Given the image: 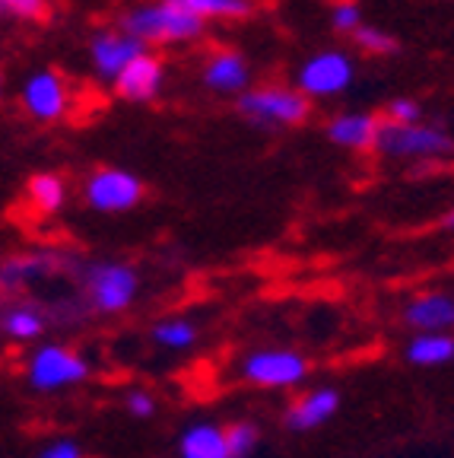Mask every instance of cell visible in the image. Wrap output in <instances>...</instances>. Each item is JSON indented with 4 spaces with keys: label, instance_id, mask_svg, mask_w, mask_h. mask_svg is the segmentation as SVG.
Returning <instances> with one entry per match:
<instances>
[{
    "label": "cell",
    "instance_id": "cell-1",
    "mask_svg": "<svg viewBox=\"0 0 454 458\" xmlns=\"http://www.w3.org/2000/svg\"><path fill=\"white\" fill-rule=\"evenodd\" d=\"M86 312L118 315L134 306L140 293V274L124 261H86L77 267Z\"/></svg>",
    "mask_w": 454,
    "mask_h": 458
},
{
    "label": "cell",
    "instance_id": "cell-2",
    "mask_svg": "<svg viewBox=\"0 0 454 458\" xmlns=\"http://www.w3.org/2000/svg\"><path fill=\"white\" fill-rule=\"evenodd\" d=\"M121 29L140 45H169V42H198L206 32V22L200 16L188 13L185 7H178L172 0H159V4H143L124 13Z\"/></svg>",
    "mask_w": 454,
    "mask_h": 458
},
{
    "label": "cell",
    "instance_id": "cell-3",
    "mask_svg": "<svg viewBox=\"0 0 454 458\" xmlns=\"http://www.w3.org/2000/svg\"><path fill=\"white\" fill-rule=\"evenodd\" d=\"M235 108L255 128H273V131L298 128V124H306L312 118V99H306L296 86H283V83L248 86L235 99Z\"/></svg>",
    "mask_w": 454,
    "mask_h": 458
},
{
    "label": "cell",
    "instance_id": "cell-4",
    "mask_svg": "<svg viewBox=\"0 0 454 458\" xmlns=\"http://www.w3.org/2000/svg\"><path fill=\"white\" fill-rule=\"evenodd\" d=\"M93 372V363L86 360V353L64 347V344H38L36 351L29 353L26 363V382L36 392H64V388L83 386Z\"/></svg>",
    "mask_w": 454,
    "mask_h": 458
},
{
    "label": "cell",
    "instance_id": "cell-5",
    "mask_svg": "<svg viewBox=\"0 0 454 458\" xmlns=\"http://www.w3.org/2000/svg\"><path fill=\"white\" fill-rule=\"evenodd\" d=\"M375 150L388 159H404V163H426L441 159L454 150V137L439 124H388L382 122Z\"/></svg>",
    "mask_w": 454,
    "mask_h": 458
},
{
    "label": "cell",
    "instance_id": "cell-6",
    "mask_svg": "<svg viewBox=\"0 0 454 458\" xmlns=\"http://www.w3.org/2000/svg\"><path fill=\"white\" fill-rule=\"evenodd\" d=\"M353 57L340 48H324L302 61V67L296 73V89L306 99H334V96L347 93L353 86Z\"/></svg>",
    "mask_w": 454,
    "mask_h": 458
},
{
    "label": "cell",
    "instance_id": "cell-7",
    "mask_svg": "<svg viewBox=\"0 0 454 458\" xmlns=\"http://www.w3.org/2000/svg\"><path fill=\"white\" fill-rule=\"evenodd\" d=\"M308 369H312L308 360L290 347H261L239 363L241 382L255 388H292L306 382Z\"/></svg>",
    "mask_w": 454,
    "mask_h": 458
},
{
    "label": "cell",
    "instance_id": "cell-8",
    "mask_svg": "<svg viewBox=\"0 0 454 458\" xmlns=\"http://www.w3.org/2000/svg\"><path fill=\"white\" fill-rule=\"evenodd\" d=\"M147 188L137 179L134 172L128 169H96L83 185L86 208H93L96 214H124V210H134L143 200Z\"/></svg>",
    "mask_w": 454,
    "mask_h": 458
},
{
    "label": "cell",
    "instance_id": "cell-9",
    "mask_svg": "<svg viewBox=\"0 0 454 458\" xmlns=\"http://www.w3.org/2000/svg\"><path fill=\"white\" fill-rule=\"evenodd\" d=\"M73 261L61 251H22V255H10L0 261V293L20 296L26 293L32 284L55 277Z\"/></svg>",
    "mask_w": 454,
    "mask_h": 458
},
{
    "label": "cell",
    "instance_id": "cell-10",
    "mask_svg": "<svg viewBox=\"0 0 454 458\" xmlns=\"http://www.w3.org/2000/svg\"><path fill=\"white\" fill-rule=\"evenodd\" d=\"M20 102L36 122H61L71 108V89L57 71H36L22 83Z\"/></svg>",
    "mask_w": 454,
    "mask_h": 458
},
{
    "label": "cell",
    "instance_id": "cell-11",
    "mask_svg": "<svg viewBox=\"0 0 454 458\" xmlns=\"http://www.w3.org/2000/svg\"><path fill=\"white\" fill-rule=\"evenodd\" d=\"M200 83L216 96H241L251 86V64L241 51L220 45L204 57Z\"/></svg>",
    "mask_w": 454,
    "mask_h": 458
},
{
    "label": "cell",
    "instance_id": "cell-12",
    "mask_svg": "<svg viewBox=\"0 0 454 458\" xmlns=\"http://www.w3.org/2000/svg\"><path fill=\"white\" fill-rule=\"evenodd\" d=\"M165 83V64L163 57L153 55V51H140V55L130 61L124 71L114 77V93L124 102H153L163 93Z\"/></svg>",
    "mask_w": 454,
    "mask_h": 458
},
{
    "label": "cell",
    "instance_id": "cell-13",
    "mask_svg": "<svg viewBox=\"0 0 454 458\" xmlns=\"http://www.w3.org/2000/svg\"><path fill=\"white\" fill-rule=\"evenodd\" d=\"M140 51H147V45H140L137 38H130L124 29H102L96 32L93 42H89V57H93V67L105 83H114L124 67L134 61Z\"/></svg>",
    "mask_w": 454,
    "mask_h": 458
},
{
    "label": "cell",
    "instance_id": "cell-14",
    "mask_svg": "<svg viewBox=\"0 0 454 458\" xmlns=\"http://www.w3.org/2000/svg\"><path fill=\"white\" fill-rule=\"evenodd\" d=\"M378 131H382V118L372 112H340L327 122L324 134L327 140L349 153H369L375 150Z\"/></svg>",
    "mask_w": 454,
    "mask_h": 458
},
{
    "label": "cell",
    "instance_id": "cell-15",
    "mask_svg": "<svg viewBox=\"0 0 454 458\" xmlns=\"http://www.w3.org/2000/svg\"><path fill=\"white\" fill-rule=\"evenodd\" d=\"M340 411V394L337 388H312V392L298 394L283 414V423L292 433H312L324 427L331 417Z\"/></svg>",
    "mask_w": 454,
    "mask_h": 458
},
{
    "label": "cell",
    "instance_id": "cell-16",
    "mask_svg": "<svg viewBox=\"0 0 454 458\" xmlns=\"http://www.w3.org/2000/svg\"><path fill=\"white\" fill-rule=\"evenodd\" d=\"M48 331V312L32 300L0 306V335L16 344H32Z\"/></svg>",
    "mask_w": 454,
    "mask_h": 458
},
{
    "label": "cell",
    "instance_id": "cell-17",
    "mask_svg": "<svg viewBox=\"0 0 454 458\" xmlns=\"http://www.w3.org/2000/svg\"><path fill=\"white\" fill-rule=\"evenodd\" d=\"M404 322L416 335L423 331H448L454 328V296L448 293H423L404 306Z\"/></svg>",
    "mask_w": 454,
    "mask_h": 458
},
{
    "label": "cell",
    "instance_id": "cell-18",
    "mask_svg": "<svg viewBox=\"0 0 454 458\" xmlns=\"http://www.w3.org/2000/svg\"><path fill=\"white\" fill-rule=\"evenodd\" d=\"M178 458H229L226 433L220 423L198 420L181 429L178 437Z\"/></svg>",
    "mask_w": 454,
    "mask_h": 458
},
{
    "label": "cell",
    "instance_id": "cell-19",
    "mask_svg": "<svg viewBox=\"0 0 454 458\" xmlns=\"http://www.w3.org/2000/svg\"><path fill=\"white\" fill-rule=\"evenodd\" d=\"M26 200L38 216L61 214L67 204V182L57 172H36L26 185Z\"/></svg>",
    "mask_w": 454,
    "mask_h": 458
},
{
    "label": "cell",
    "instance_id": "cell-20",
    "mask_svg": "<svg viewBox=\"0 0 454 458\" xmlns=\"http://www.w3.org/2000/svg\"><path fill=\"white\" fill-rule=\"evenodd\" d=\"M407 363L413 366H445L454 360V335L448 331H423L410 337L404 351Z\"/></svg>",
    "mask_w": 454,
    "mask_h": 458
},
{
    "label": "cell",
    "instance_id": "cell-21",
    "mask_svg": "<svg viewBox=\"0 0 454 458\" xmlns=\"http://www.w3.org/2000/svg\"><path fill=\"white\" fill-rule=\"evenodd\" d=\"M178 7H185L188 13L200 16V20H248L255 13L251 0H175Z\"/></svg>",
    "mask_w": 454,
    "mask_h": 458
},
{
    "label": "cell",
    "instance_id": "cell-22",
    "mask_svg": "<svg viewBox=\"0 0 454 458\" xmlns=\"http://www.w3.org/2000/svg\"><path fill=\"white\" fill-rule=\"evenodd\" d=\"M149 335H153V341H156L159 347H165V351H188V347L198 344V325H194L191 318L175 315V318H163V322L153 325Z\"/></svg>",
    "mask_w": 454,
    "mask_h": 458
},
{
    "label": "cell",
    "instance_id": "cell-23",
    "mask_svg": "<svg viewBox=\"0 0 454 458\" xmlns=\"http://www.w3.org/2000/svg\"><path fill=\"white\" fill-rule=\"evenodd\" d=\"M349 38H353L356 48H362L366 55H394V51L400 48L398 38L391 36V32H384V29L372 26V22H362Z\"/></svg>",
    "mask_w": 454,
    "mask_h": 458
},
{
    "label": "cell",
    "instance_id": "cell-24",
    "mask_svg": "<svg viewBox=\"0 0 454 458\" xmlns=\"http://www.w3.org/2000/svg\"><path fill=\"white\" fill-rule=\"evenodd\" d=\"M223 433H226L229 458H248L251 452L257 449V443H261V433H257V427L248 420H239V423H232V427H223Z\"/></svg>",
    "mask_w": 454,
    "mask_h": 458
},
{
    "label": "cell",
    "instance_id": "cell-25",
    "mask_svg": "<svg viewBox=\"0 0 454 458\" xmlns=\"http://www.w3.org/2000/svg\"><path fill=\"white\" fill-rule=\"evenodd\" d=\"M423 118V108L410 96H394V99L384 106V122L388 124H416Z\"/></svg>",
    "mask_w": 454,
    "mask_h": 458
},
{
    "label": "cell",
    "instance_id": "cell-26",
    "mask_svg": "<svg viewBox=\"0 0 454 458\" xmlns=\"http://www.w3.org/2000/svg\"><path fill=\"white\" fill-rule=\"evenodd\" d=\"M331 26H334V32L353 36L356 29L362 26V7L359 4H353V0H340V4H334V10H331Z\"/></svg>",
    "mask_w": 454,
    "mask_h": 458
},
{
    "label": "cell",
    "instance_id": "cell-27",
    "mask_svg": "<svg viewBox=\"0 0 454 458\" xmlns=\"http://www.w3.org/2000/svg\"><path fill=\"white\" fill-rule=\"evenodd\" d=\"M45 13H48V0H0V16L42 20Z\"/></svg>",
    "mask_w": 454,
    "mask_h": 458
},
{
    "label": "cell",
    "instance_id": "cell-28",
    "mask_svg": "<svg viewBox=\"0 0 454 458\" xmlns=\"http://www.w3.org/2000/svg\"><path fill=\"white\" fill-rule=\"evenodd\" d=\"M156 394L147 392V388H130L128 394H124V411H128L130 417H137V420H149V417L156 414Z\"/></svg>",
    "mask_w": 454,
    "mask_h": 458
},
{
    "label": "cell",
    "instance_id": "cell-29",
    "mask_svg": "<svg viewBox=\"0 0 454 458\" xmlns=\"http://www.w3.org/2000/svg\"><path fill=\"white\" fill-rule=\"evenodd\" d=\"M38 458H86V455L73 439H51V443L38 452Z\"/></svg>",
    "mask_w": 454,
    "mask_h": 458
},
{
    "label": "cell",
    "instance_id": "cell-30",
    "mask_svg": "<svg viewBox=\"0 0 454 458\" xmlns=\"http://www.w3.org/2000/svg\"><path fill=\"white\" fill-rule=\"evenodd\" d=\"M441 226H445V229H454V208L448 210L445 216H441Z\"/></svg>",
    "mask_w": 454,
    "mask_h": 458
},
{
    "label": "cell",
    "instance_id": "cell-31",
    "mask_svg": "<svg viewBox=\"0 0 454 458\" xmlns=\"http://www.w3.org/2000/svg\"><path fill=\"white\" fill-rule=\"evenodd\" d=\"M0 89H4V86H0Z\"/></svg>",
    "mask_w": 454,
    "mask_h": 458
},
{
    "label": "cell",
    "instance_id": "cell-32",
    "mask_svg": "<svg viewBox=\"0 0 454 458\" xmlns=\"http://www.w3.org/2000/svg\"><path fill=\"white\" fill-rule=\"evenodd\" d=\"M172 4H175V0H172Z\"/></svg>",
    "mask_w": 454,
    "mask_h": 458
}]
</instances>
